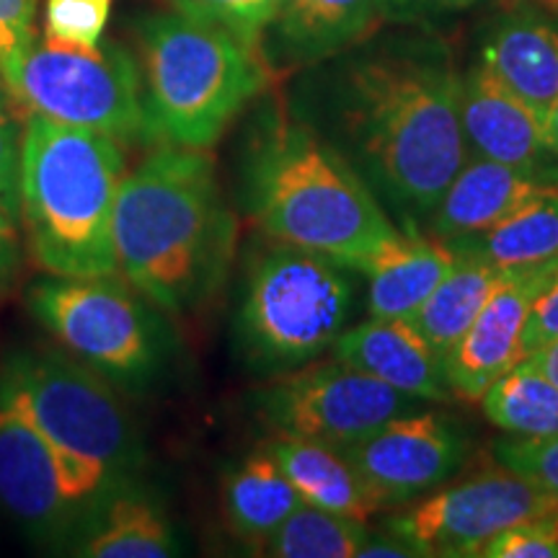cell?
I'll use <instances>...</instances> for the list:
<instances>
[{"mask_svg":"<svg viewBox=\"0 0 558 558\" xmlns=\"http://www.w3.org/2000/svg\"><path fill=\"white\" fill-rule=\"evenodd\" d=\"M448 45L401 37L360 54L341 81V124L375 184L422 220L469 158Z\"/></svg>","mask_w":558,"mask_h":558,"instance_id":"cell-1","label":"cell"},{"mask_svg":"<svg viewBox=\"0 0 558 558\" xmlns=\"http://www.w3.org/2000/svg\"><path fill=\"white\" fill-rule=\"evenodd\" d=\"M233 241L207 150L156 145L124 177L114 209L117 269L156 308L184 313L213 295Z\"/></svg>","mask_w":558,"mask_h":558,"instance_id":"cell-2","label":"cell"},{"mask_svg":"<svg viewBox=\"0 0 558 558\" xmlns=\"http://www.w3.org/2000/svg\"><path fill=\"white\" fill-rule=\"evenodd\" d=\"M251 220L277 243L316 251L362 271L401 230L352 163L303 124H271L243 169Z\"/></svg>","mask_w":558,"mask_h":558,"instance_id":"cell-3","label":"cell"},{"mask_svg":"<svg viewBox=\"0 0 558 558\" xmlns=\"http://www.w3.org/2000/svg\"><path fill=\"white\" fill-rule=\"evenodd\" d=\"M124 145L101 132L29 114L21 143V230L39 269L58 277L120 275L114 209Z\"/></svg>","mask_w":558,"mask_h":558,"instance_id":"cell-4","label":"cell"},{"mask_svg":"<svg viewBox=\"0 0 558 558\" xmlns=\"http://www.w3.org/2000/svg\"><path fill=\"white\" fill-rule=\"evenodd\" d=\"M135 34L153 145L209 150L267 83L259 52L177 11L143 19Z\"/></svg>","mask_w":558,"mask_h":558,"instance_id":"cell-5","label":"cell"},{"mask_svg":"<svg viewBox=\"0 0 558 558\" xmlns=\"http://www.w3.org/2000/svg\"><path fill=\"white\" fill-rule=\"evenodd\" d=\"M0 403L24 416L96 497L143 471V442L114 386L73 354H9L0 362Z\"/></svg>","mask_w":558,"mask_h":558,"instance_id":"cell-6","label":"cell"},{"mask_svg":"<svg viewBox=\"0 0 558 558\" xmlns=\"http://www.w3.org/2000/svg\"><path fill=\"white\" fill-rule=\"evenodd\" d=\"M344 264L277 243L248 271L239 337L248 360L269 369L308 365L347 329L354 284Z\"/></svg>","mask_w":558,"mask_h":558,"instance_id":"cell-7","label":"cell"},{"mask_svg":"<svg viewBox=\"0 0 558 558\" xmlns=\"http://www.w3.org/2000/svg\"><path fill=\"white\" fill-rule=\"evenodd\" d=\"M26 305L68 354L124 390H143L169 357V331L156 305L124 279L47 275Z\"/></svg>","mask_w":558,"mask_h":558,"instance_id":"cell-8","label":"cell"},{"mask_svg":"<svg viewBox=\"0 0 558 558\" xmlns=\"http://www.w3.org/2000/svg\"><path fill=\"white\" fill-rule=\"evenodd\" d=\"M16 107L122 145L150 143L137 60L117 41L101 39L94 50L34 45L21 68Z\"/></svg>","mask_w":558,"mask_h":558,"instance_id":"cell-9","label":"cell"},{"mask_svg":"<svg viewBox=\"0 0 558 558\" xmlns=\"http://www.w3.org/2000/svg\"><path fill=\"white\" fill-rule=\"evenodd\" d=\"M414 407L416 399L337 357L300 365L259 396V411L275 435L316 439L333 448L373 435Z\"/></svg>","mask_w":558,"mask_h":558,"instance_id":"cell-10","label":"cell"},{"mask_svg":"<svg viewBox=\"0 0 558 558\" xmlns=\"http://www.w3.org/2000/svg\"><path fill=\"white\" fill-rule=\"evenodd\" d=\"M554 507L558 499L499 465L456 486L435 488L429 497L388 518L383 527L409 543L418 558H465L478 556L501 530Z\"/></svg>","mask_w":558,"mask_h":558,"instance_id":"cell-11","label":"cell"},{"mask_svg":"<svg viewBox=\"0 0 558 558\" xmlns=\"http://www.w3.org/2000/svg\"><path fill=\"white\" fill-rule=\"evenodd\" d=\"M99 499L24 416L0 403V509L29 538L70 548Z\"/></svg>","mask_w":558,"mask_h":558,"instance_id":"cell-12","label":"cell"},{"mask_svg":"<svg viewBox=\"0 0 558 558\" xmlns=\"http://www.w3.org/2000/svg\"><path fill=\"white\" fill-rule=\"evenodd\" d=\"M339 450L383 509L409 505L448 484L465 460L460 432L435 411H407Z\"/></svg>","mask_w":558,"mask_h":558,"instance_id":"cell-13","label":"cell"},{"mask_svg":"<svg viewBox=\"0 0 558 558\" xmlns=\"http://www.w3.org/2000/svg\"><path fill=\"white\" fill-rule=\"evenodd\" d=\"M558 275V259L505 267L499 284L488 295L471 329L445 354V373L452 396L481 401L486 388L509 373L522 354V331L541 292Z\"/></svg>","mask_w":558,"mask_h":558,"instance_id":"cell-14","label":"cell"},{"mask_svg":"<svg viewBox=\"0 0 558 558\" xmlns=\"http://www.w3.org/2000/svg\"><path fill=\"white\" fill-rule=\"evenodd\" d=\"M460 122L469 156L497 160L558 186V153L546 122L488 70L471 65L460 81Z\"/></svg>","mask_w":558,"mask_h":558,"instance_id":"cell-15","label":"cell"},{"mask_svg":"<svg viewBox=\"0 0 558 558\" xmlns=\"http://www.w3.org/2000/svg\"><path fill=\"white\" fill-rule=\"evenodd\" d=\"M388 21V0H282L262 39L269 68L316 65Z\"/></svg>","mask_w":558,"mask_h":558,"instance_id":"cell-16","label":"cell"},{"mask_svg":"<svg viewBox=\"0 0 558 558\" xmlns=\"http://www.w3.org/2000/svg\"><path fill=\"white\" fill-rule=\"evenodd\" d=\"M331 349L337 360L416 401H448L452 396L445 357L409 320L369 318L341 331Z\"/></svg>","mask_w":558,"mask_h":558,"instance_id":"cell-17","label":"cell"},{"mask_svg":"<svg viewBox=\"0 0 558 558\" xmlns=\"http://www.w3.org/2000/svg\"><path fill=\"white\" fill-rule=\"evenodd\" d=\"M481 62L543 122L558 101V21L512 9L486 34Z\"/></svg>","mask_w":558,"mask_h":558,"instance_id":"cell-18","label":"cell"},{"mask_svg":"<svg viewBox=\"0 0 558 558\" xmlns=\"http://www.w3.org/2000/svg\"><path fill=\"white\" fill-rule=\"evenodd\" d=\"M546 190L550 184L525 171L469 156L429 213L432 239L450 243L481 233Z\"/></svg>","mask_w":558,"mask_h":558,"instance_id":"cell-19","label":"cell"},{"mask_svg":"<svg viewBox=\"0 0 558 558\" xmlns=\"http://www.w3.org/2000/svg\"><path fill=\"white\" fill-rule=\"evenodd\" d=\"M70 548L83 558H169L179 554V538L166 509L135 478L96 501Z\"/></svg>","mask_w":558,"mask_h":558,"instance_id":"cell-20","label":"cell"},{"mask_svg":"<svg viewBox=\"0 0 558 558\" xmlns=\"http://www.w3.org/2000/svg\"><path fill=\"white\" fill-rule=\"evenodd\" d=\"M458 259L460 256L445 241L407 233L362 269L369 284V316L409 320L456 269Z\"/></svg>","mask_w":558,"mask_h":558,"instance_id":"cell-21","label":"cell"},{"mask_svg":"<svg viewBox=\"0 0 558 558\" xmlns=\"http://www.w3.org/2000/svg\"><path fill=\"white\" fill-rule=\"evenodd\" d=\"M267 448L305 505L367 522L380 505L339 448L316 439L275 435Z\"/></svg>","mask_w":558,"mask_h":558,"instance_id":"cell-22","label":"cell"},{"mask_svg":"<svg viewBox=\"0 0 558 558\" xmlns=\"http://www.w3.org/2000/svg\"><path fill=\"white\" fill-rule=\"evenodd\" d=\"M303 505L269 448L251 452L222 484V507L235 535L262 546Z\"/></svg>","mask_w":558,"mask_h":558,"instance_id":"cell-23","label":"cell"},{"mask_svg":"<svg viewBox=\"0 0 558 558\" xmlns=\"http://www.w3.org/2000/svg\"><path fill=\"white\" fill-rule=\"evenodd\" d=\"M448 246L460 256H473L494 267L558 259V186L535 194L497 226L450 241Z\"/></svg>","mask_w":558,"mask_h":558,"instance_id":"cell-24","label":"cell"},{"mask_svg":"<svg viewBox=\"0 0 558 558\" xmlns=\"http://www.w3.org/2000/svg\"><path fill=\"white\" fill-rule=\"evenodd\" d=\"M501 271L505 267H494L473 256H460L456 269L439 282V288L409 318V324L445 357L456 347V341L471 329L488 295L499 284Z\"/></svg>","mask_w":558,"mask_h":558,"instance_id":"cell-25","label":"cell"},{"mask_svg":"<svg viewBox=\"0 0 558 558\" xmlns=\"http://www.w3.org/2000/svg\"><path fill=\"white\" fill-rule=\"evenodd\" d=\"M481 409L507 435H558V388L522 360L486 388Z\"/></svg>","mask_w":558,"mask_h":558,"instance_id":"cell-26","label":"cell"},{"mask_svg":"<svg viewBox=\"0 0 558 558\" xmlns=\"http://www.w3.org/2000/svg\"><path fill=\"white\" fill-rule=\"evenodd\" d=\"M367 538V522L303 501L262 548L275 558H354Z\"/></svg>","mask_w":558,"mask_h":558,"instance_id":"cell-27","label":"cell"},{"mask_svg":"<svg viewBox=\"0 0 558 558\" xmlns=\"http://www.w3.org/2000/svg\"><path fill=\"white\" fill-rule=\"evenodd\" d=\"M282 0H169L181 16L228 32L262 54V39Z\"/></svg>","mask_w":558,"mask_h":558,"instance_id":"cell-28","label":"cell"},{"mask_svg":"<svg viewBox=\"0 0 558 558\" xmlns=\"http://www.w3.org/2000/svg\"><path fill=\"white\" fill-rule=\"evenodd\" d=\"M111 0H47L45 41L94 50L104 39Z\"/></svg>","mask_w":558,"mask_h":558,"instance_id":"cell-29","label":"cell"},{"mask_svg":"<svg viewBox=\"0 0 558 558\" xmlns=\"http://www.w3.org/2000/svg\"><path fill=\"white\" fill-rule=\"evenodd\" d=\"M494 458L505 469L520 473L550 497L558 499V435L518 437L507 435L492 445Z\"/></svg>","mask_w":558,"mask_h":558,"instance_id":"cell-30","label":"cell"},{"mask_svg":"<svg viewBox=\"0 0 558 558\" xmlns=\"http://www.w3.org/2000/svg\"><path fill=\"white\" fill-rule=\"evenodd\" d=\"M37 0H0V73L9 83L13 99L21 78V68L37 45L34 34Z\"/></svg>","mask_w":558,"mask_h":558,"instance_id":"cell-31","label":"cell"},{"mask_svg":"<svg viewBox=\"0 0 558 558\" xmlns=\"http://www.w3.org/2000/svg\"><path fill=\"white\" fill-rule=\"evenodd\" d=\"M481 558H558V507L501 530L481 548Z\"/></svg>","mask_w":558,"mask_h":558,"instance_id":"cell-32","label":"cell"},{"mask_svg":"<svg viewBox=\"0 0 558 558\" xmlns=\"http://www.w3.org/2000/svg\"><path fill=\"white\" fill-rule=\"evenodd\" d=\"M21 143L24 130L13 111H0V207L21 222Z\"/></svg>","mask_w":558,"mask_h":558,"instance_id":"cell-33","label":"cell"},{"mask_svg":"<svg viewBox=\"0 0 558 558\" xmlns=\"http://www.w3.org/2000/svg\"><path fill=\"white\" fill-rule=\"evenodd\" d=\"M554 339H558V275L533 303L525 331H522V354L527 357L530 352Z\"/></svg>","mask_w":558,"mask_h":558,"instance_id":"cell-34","label":"cell"},{"mask_svg":"<svg viewBox=\"0 0 558 558\" xmlns=\"http://www.w3.org/2000/svg\"><path fill=\"white\" fill-rule=\"evenodd\" d=\"M21 222L0 207V298H5L21 271Z\"/></svg>","mask_w":558,"mask_h":558,"instance_id":"cell-35","label":"cell"},{"mask_svg":"<svg viewBox=\"0 0 558 558\" xmlns=\"http://www.w3.org/2000/svg\"><path fill=\"white\" fill-rule=\"evenodd\" d=\"M484 0H388V21H418L439 13L469 11Z\"/></svg>","mask_w":558,"mask_h":558,"instance_id":"cell-36","label":"cell"},{"mask_svg":"<svg viewBox=\"0 0 558 558\" xmlns=\"http://www.w3.org/2000/svg\"><path fill=\"white\" fill-rule=\"evenodd\" d=\"M360 556L362 558H378V556H393V558H411L418 554L414 548L409 546V543H403L401 538H396V535H369V538L365 541V546L360 548Z\"/></svg>","mask_w":558,"mask_h":558,"instance_id":"cell-37","label":"cell"},{"mask_svg":"<svg viewBox=\"0 0 558 558\" xmlns=\"http://www.w3.org/2000/svg\"><path fill=\"white\" fill-rule=\"evenodd\" d=\"M522 362L546 375V378L558 388V339L538 347L535 352H530L527 357H522Z\"/></svg>","mask_w":558,"mask_h":558,"instance_id":"cell-38","label":"cell"},{"mask_svg":"<svg viewBox=\"0 0 558 558\" xmlns=\"http://www.w3.org/2000/svg\"><path fill=\"white\" fill-rule=\"evenodd\" d=\"M546 137H548L550 148L558 153V101H556V107L550 109V114L546 120Z\"/></svg>","mask_w":558,"mask_h":558,"instance_id":"cell-39","label":"cell"},{"mask_svg":"<svg viewBox=\"0 0 558 558\" xmlns=\"http://www.w3.org/2000/svg\"><path fill=\"white\" fill-rule=\"evenodd\" d=\"M13 107H16V99H13L9 83H5L3 73H0V111H13Z\"/></svg>","mask_w":558,"mask_h":558,"instance_id":"cell-40","label":"cell"},{"mask_svg":"<svg viewBox=\"0 0 558 558\" xmlns=\"http://www.w3.org/2000/svg\"><path fill=\"white\" fill-rule=\"evenodd\" d=\"M535 3L548 5V9H556V11H558V0H535Z\"/></svg>","mask_w":558,"mask_h":558,"instance_id":"cell-41","label":"cell"}]
</instances>
